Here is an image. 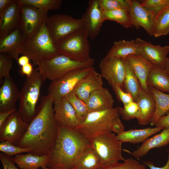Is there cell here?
I'll use <instances>...</instances> for the list:
<instances>
[{
	"label": "cell",
	"mask_w": 169,
	"mask_h": 169,
	"mask_svg": "<svg viewBox=\"0 0 169 169\" xmlns=\"http://www.w3.org/2000/svg\"><path fill=\"white\" fill-rule=\"evenodd\" d=\"M30 60L28 56L23 55L20 57H19L17 62L19 65L22 67L30 63Z\"/></svg>",
	"instance_id": "obj_51"
},
{
	"label": "cell",
	"mask_w": 169,
	"mask_h": 169,
	"mask_svg": "<svg viewBox=\"0 0 169 169\" xmlns=\"http://www.w3.org/2000/svg\"><path fill=\"white\" fill-rule=\"evenodd\" d=\"M118 113L125 120H129L136 118L138 119L140 111L137 102H132L123 107H119Z\"/></svg>",
	"instance_id": "obj_39"
},
{
	"label": "cell",
	"mask_w": 169,
	"mask_h": 169,
	"mask_svg": "<svg viewBox=\"0 0 169 169\" xmlns=\"http://www.w3.org/2000/svg\"><path fill=\"white\" fill-rule=\"evenodd\" d=\"M13 159L20 169H39L47 166L49 157L47 155L38 156L28 153L26 154L17 155Z\"/></svg>",
	"instance_id": "obj_28"
},
{
	"label": "cell",
	"mask_w": 169,
	"mask_h": 169,
	"mask_svg": "<svg viewBox=\"0 0 169 169\" xmlns=\"http://www.w3.org/2000/svg\"><path fill=\"white\" fill-rule=\"evenodd\" d=\"M164 69L169 75V57H167L164 66Z\"/></svg>",
	"instance_id": "obj_52"
},
{
	"label": "cell",
	"mask_w": 169,
	"mask_h": 169,
	"mask_svg": "<svg viewBox=\"0 0 169 169\" xmlns=\"http://www.w3.org/2000/svg\"><path fill=\"white\" fill-rule=\"evenodd\" d=\"M126 62L125 59L121 58H104L101 61L99 64L100 74L111 86L117 85L123 90L124 89Z\"/></svg>",
	"instance_id": "obj_12"
},
{
	"label": "cell",
	"mask_w": 169,
	"mask_h": 169,
	"mask_svg": "<svg viewBox=\"0 0 169 169\" xmlns=\"http://www.w3.org/2000/svg\"><path fill=\"white\" fill-rule=\"evenodd\" d=\"M102 166L99 156L90 144L83 151L74 168L76 169H100Z\"/></svg>",
	"instance_id": "obj_30"
},
{
	"label": "cell",
	"mask_w": 169,
	"mask_h": 169,
	"mask_svg": "<svg viewBox=\"0 0 169 169\" xmlns=\"http://www.w3.org/2000/svg\"><path fill=\"white\" fill-rule=\"evenodd\" d=\"M112 87L117 99L122 102L124 106L134 101L131 95L128 93L125 92L120 87L117 85H114Z\"/></svg>",
	"instance_id": "obj_43"
},
{
	"label": "cell",
	"mask_w": 169,
	"mask_h": 169,
	"mask_svg": "<svg viewBox=\"0 0 169 169\" xmlns=\"http://www.w3.org/2000/svg\"><path fill=\"white\" fill-rule=\"evenodd\" d=\"M103 11L119 8H128L129 0H99Z\"/></svg>",
	"instance_id": "obj_41"
},
{
	"label": "cell",
	"mask_w": 169,
	"mask_h": 169,
	"mask_svg": "<svg viewBox=\"0 0 169 169\" xmlns=\"http://www.w3.org/2000/svg\"><path fill=\"white\" fill-rule=\"evenodd\" d=\"M124 129V126L119 117V115L118 116L113 120L111 122L110 131L118 135L123 132Z\"/></svg>",
	"instance_id": "obj_45"
},
{
	"label": "cell",
	"mask_w": 169,
	"mask_h": 169,
	"mask_svg": "<svg viewBox=\"0 0 169 169\" xmlns=\"http://www.w3.org/2000/svg\"><path fill=\"white\" fill-rule=\"evenodd\" d=\"M16 111L17 109L9 111L0 112V127L13 113Z\"/></svg>",
	"instance_id": "obj_49"
},
{
	"label": "cell",
	"mask_w": 169,
	"mask_h": 169,
	"mask_svg": "<svg viewBox=\"0 0 169 169\" xmlns=\"http://www.w3.org/2000/svg\"><path fill=\"white\" fill-rule=\"evenodd\" d=\"M140 54L138 45L136 40H124L115 41L104 58H121L125 59L131 54Z\"/></svg>",
	"instance_id": "obj_26"
},
{
	"label": "cell",
	"mask_w": 169,
	"mask_h": 169,
	"mask_svg": "<svg viewBox=\"0 0 169 169\" xmlns=\"http://www.w3.org/2000/svg\"><path fill=\"white\" fill-rule=\"evenodd\" d=\"M114 101L113 96L108 90L103 87L92 92L86 104L89 113L111 108Z\"/></svg>",
	"instance_id": "obj_23"
},
{
	"label": "cell",
	"mask_w": 169,
	"mask_h": 169,
	"mask_svg": "<svg viewBox=\"0 0 169 169\" xmlns=\"http://www.w3.org/2000/svg\"><path fill=\"white\" fill-rule=\"evenodd\" d=\"M54 116L58 124L72 128H76L80 124L76 113L65 97L54 101Z\"/></svg>",
	"instance_id": "obj_17"
},
{
	"label": "cell",
	"mask_w": 169,
	"mask_h": 169,
	"mask_svg": "<svg viewBox=\"0 0 169 169\" xmlns=\"http://www.w3.org/2000/svg\"><path fill=\"white\" fill-rule=\"evenodd\" d=\"M21 5L17 0H13L0 14V39L20 27Z\"/></svg>",
	"instance_id": "obj_16"
},
{
	"label": "cell",
	"mask_w": 169,
	"mask_h": 169,
	"mask_svg": "<svg viewBox=\"0 0 169 169\" xmlns=\"http://www.w3.org/2000/svg\"><path fill=\"white\" fill-rule=\"evenodd\" d=\"M103 12L99 0H91L81 18L84 28L90 38L94 39L100 33L103 20Z\"/></svg>",
	"instance_id": "obj_15"
},
{
	"label": "cell",
	"mask_w": 169,
	"mask_h": 169,
	"mask_svg": "<svg viewBox=\"0 0 169 169\" xmlns=\"http://www.w3.org/2000/svg\"><path fill=\"white\" fill-rule=\"evenodd\" d=\"M33 69L32 65L29 63L21 67L20 71L21 74L27 76L31 75L32 74Z\"/></svg>",
	"instance_id": "obj_48"
},
{
	"label": "cell",
	"mask_w": 169,
	"mask_h": 169,
	"mask_svg": "<svg viewBox=\"0 0 169 169\" xmlns=\"http://www.w3.org/2000/svg\"><path fill=\"white\" fill-rule=\"evenodd\" d=\"M136 102L140 111L139 116L137 119L138 124L144 125L150 123L156 107L153 95L150 92L147 93L141 89Z\"/></svg>",
	"instance_id": "obj_24"
},
{
	"label": "cell",
	"mask_w": 169,
	"mask_h": 169,
	"mask_svg": "<svg viewBox=\"0 0 169 169\" xmlns=\"http://www.w3.org/2000/svg\"><path fill=\"white\" fill-rule=\"evenodd\" d=\"M29 123L23 121L18 110L13 113L0 127V141H7L17 146Z\"/></svg>",
	"instance_id": "obj_13"
},
{
	"label": "cell",
	"mask_w": 169,
	"mask_h": 169,
	"mask_svg": "<svg viewBox=\"0 0 169 169\" xmlns=\"http://www.w3.org/2000/svg\"><path fill=\"white\" fill-rule=\"evenodd\" d=\"M90 144L99 156L103 166L125 161L122 155V142L111 132H106L90 140Z\"/></svg>",
	"instance_id": "obj_8"
},
{
	"label": "cell",
	"mask_w": 169,
	"mask_h": 169,
	"mask_svg": "<svg viewBox=\"0 0 169 169\" xmlns=\"http://www.w3.org/2000/svg\"><path fill=\"white\" fill-rule=\"evenodd\" d=\"M13 1V0H0V14Z\"/></svg>",
	"instance_id": "obj_50"
},
{
	"label": "cell",
	"mask_w": 169,
	"mask_h": 169,
	"mask_svg": "<svg viewBox=\"0 0 169 169\" xmlns=\"http://www.w3.org/2000/svg\"><path fill=\"white\" fill-rule=\"evenodd\" d=\"M0 151L7 155L12 157L23 153H30V149L21 148L7 141H2L0 143Z\"/></svg>",
	"instance_id": "obj_40"
},
{
	"label": "cell",
	"mask_w": 169,
	"mask_h": 169,
	"mask_svg": "<svg viewBox=\"0 0 169 169\" xmlns=\"http://www.w3.org/2000/svg\"><path fill=\"white\" fill-rule=\"evenodd\" d=\"M45 24L55 45L69 34L84 28L81 18H75L71 16L63 14L48 16Z\"/></svg>",
	"instance_id": "obj_9"
},
{
	"label": "cell",
	"mask_w": 169,
	"mask_h": 169,
	"mask_svg": "<svg viewBox=\"0 0 169 169\" xmlns=\"http://www.w3.org/2000/svg\"><path fill=\"white\" fill-rule=\"evenodd\" d=\"M13 58L8 55L0 53V79L10 76V72L13 67Z\"/></svg>",
	"instance_id": "obj_42"
},
{
	"label": "cell",
	"mask_w": 169,
	"mask_h": 169,
	"mask_svg": "<svg viewBox=\"0 0 169 169\" xmlns=\"http://www.w3.org/2000/svg\"><path fill=\"white\" fill-rule=\"evenodd\" d=\"M156 127H161L164 128L169 127V111L167 115L161 117L155 125Z\"/></svg>",
	"instance_id": "obj_46"
},
{
	"label": "cell",
	"mask_w": 169,
	"mask_h": 169,
	"mask_svg": "<svg viewBox=\"0 0 169 169\" xmlns=\"http://www.w3.org/2000/svg\"><path fill=\"white\" fill-rule=\"evenodd\" d=\"M90 140L76 128L58 124L56 138L49 155L47 167L51 169L74 168Z\"/></svg>",
	"instance_id": "obj_2"
},
{
	"label": "cell",
	"mask_w": 169,
	"mask_h": 169,
	"mask_svg": "<svg viewBox=\"0 0 169 169\" xmlns=\"http://www.w3.org/2000/svg\"><path fill=\"white\" fill-rule=\"evenodd\" d=\"M94 63V59L91 58L85 61L80 62L59 54L41 61L38 64L37 68L46 79L52 82L72 70L93 67Z\"/></svg>",
	"instance_id": "obj_5"
},
{
	"label": "cell",
	"mask_w": 169,
	"mask_h": 169,
	"mask_svg": "<svg viewBox=\"0 0 169 169\" xmlns=\"http://www.w3.org/2000/svg\"><path fill=\"white\" fill-rule=\"evenodd\" d=\"M141 4L153 14L156 21L159 15L169 6V0H145Z\"/></svg>",
	"instance_id": "obj_37"
},
{
	"label": "cell",
	"mask_w": 169,
	"mask_h": 169,
	"mask_svg": "<svg viewBox=\"0 0 169 169\" xmlns=\"http://www.w3.org/2000/svg\"><path fill=\"white\" fill-rule=\"evenodd\" d=\"M119 107L88 113L86 118L76 128L90 140L102 134L111 131L110 125L118 116Z\"/></svg>",
	"instance_id": "obj_7"
},
{
	"label": "cell",
	"mask_w": 169,
	"mask_h": 169,
	"mask_svg": "<svg viewBox=\"0 0 169 169\" xmlns=\"http://www.w3.org/2000/svg\"><path fill=\"white\" fill-rule=\"evenodd\" d=\"M45 80L38 68L33 69L31 75L26 77L20 91L18 110L22 119L26 122L29 123L36 114L41 89Z\"/></svg>",
	"instance_id": "obj_3"
},
{
	"label": "cell",
	"mask_w": 169,
	"mask_h": 169,
	"mask_svg": "<svg viewBox=\"0 0 169 169\" xmlns=\"http://www.w3.org/2000/svg\"><path fill=\"white\" fill-rule=\"evenodd\" d=\"M64 97L73 106L78 120L80 123H81L89 113L86 103L78 97L74 91Z\"/></svg>",
	"instance_id": "obj_35"
},
{
	"label": "cell",
	"mask_w": 169,
	"mask_h": 169,
	"mask_svg": "<svg viewBox=\"0 0 169 169\" xmlns=\"http://www.w3.org/2000/svg\"><path fill=\"white\" fill-rule=\"evenodd\" d=\"M21 54L28 56L35 66L60 54L46 27L45 22L35 36L26 38Z\"/></svg>",
	"instance_id": "obj_4"
},
{
	"label": "cell",
	"mask_w": 169,
	"mask_h": 169,
	"mask_svg": "<svg viewBox=\"0 0 169 169\" xmlns=\"http://www.w3.org/2000/svg\"><path fill=\"white\" fill-rule=\"evenodd\" d=\"M21 19L20 27L27 38L35 36L48 16V12L26 5L21 6Z\"/></svg>",
	"instance_id": "obj_11"
},
{
	"label": "cell",
	"mask_w": 169,
	"mask_h": 169,
	"mask_svg": "<svg viewBox=\"0 0 169 169\" xmlns=\"http://www.w3.org/2000/svg\"><path fill=\"white\" fill-rule=\"evenodd\" d=\"M136 40L139 47L140 54L143 57L153 65L164 68L169 52V46L154 45L139 38Z\"/></svg>",
	"instance_id": "obj_18"
},
{
	"label": "cell",
	"mask_w": 169,
	"mask_h": 169,
	"mask_svg": "<svg viewBox=\"0 0 169 169\" xmlns=\"http://www.w3.org/2000/svg\"><path fill=\"white\" fill-rule=\"evenodd\" d=\"M143 164L146 166H147L149 167L150 169H169V151L167 161L166 164L163 167H158L156 166L153 162L150 161H144Z\"/></svg>",
	"instance_id": "obj_47"
},
{
	"label": "cell",
	"mask_w": 169,
	"mask_h": 169,
	"mask_svg": "<svg viewBox=\"0 0 169 169\" xmlns=\"http://www.w3.org/2000/svg\"><path fill=\"white\" fill-rule=\"evenodd\" d=\"M164 128L161 127L147 128L140 129H130L118 134L117 138L122 142L136 144L143 142L151 136Z\"/></svg>",
	"instance_id": "obj_27"
},
{
	"label": "cell",
	"mask_w": 169,
	"mask_h": 169,
	"mask_svg": "<svg viewBox=\"0 0 169 169\" xmlns=\"http://www.w3.org/2000/svg\"><path fill=\"white\" fill-rule=\"evenodd\" d=\"M100 169H147L143 164L132 158L126 159L124 162H117L105 166H102Z\"/></svg>",
	"instance_id": "obj_38"
},
{
	"label": "cell",
	"mask_w": 169,
	"mask_h": 169,
	"mask_svg": "<svg viewBox=\"0 0 169 169\" xmlns=\"http://www.w3.org/2000/svg\"><path fill=\"white\" fill-rule=\"evenodd\" d=\"M169 144V127L164 128L160 133L147 139L132 153L137 158L146 156L151 149L166 146Z\"/></svg>",
	"instance_id": "obj_25"
},
{
	"label": "cell",
	"mask_w": 169,
	"mask_h": 169,
	"mask_svg": "<svg viewBox=\"0 0 169 169\" xmlns=\"http://www.w3.org/2000/svg\"><path fill=\"white\" fill-rule=\"evenodd\" d=\"M125 59L139 79L142 89L150 92L147 80L153 64L140 54L130 55Z\"/></svg>",
	"instance_id": "obj_21"
},
{
	"label": "cell",
	"mask_w": 169,
	"mask_h": 169,
	"mask_svg": "<svg viewBox=\"0 0 169 169\" xmlns=\"http://www.w3.org/2000/svg\"><path fill=\"white\" fill-rule=\"evenodd\" d=\"M94 69L92 67L75 69L52 81L49 86L48 91L53 101L73 91L76 85L88 76Z\"/></svg>",
	"instance_id": "obj_10"
},
{
	"label": "cell",
	"mask_w": 169,
	"mask_h": 169,
	"mask_svg": "<svg viewBox=\"0 0 169 169\" xmlns=\"http://www.w3.org/2000/svg\"><path fill=\"white\" fill-rule=\"evenodd\" d=\"M88 37L85 29L84 28L63 38L55 46L60 54L76 61H85L91 58Z\"/></svg>",
	"instance_id": "obj_6"
},
{
	"label": "cell",
	"mask_w": 169,
	"mask_h": 169,
	"mask_svg": "<svg viewBox=\"0 0 169 169\" xmlns=\"http://www.w3.org/2000/svg\"><path fill=\"white\" fill-rule=\"evenodd\" d=\"M147 86L169 93V75L164 68L153 65L147 80Z\"/></svg>",
	"instance_id": "obj_29"
},
{
	"label": "cell",
	"mask_w": 169,
	"mask_h": 169,
	"mask_svg": "<svg viewBox=\"0 0 169 169\" xmlns=\"http://www.w3.org/2000/svg\"><path fill=\"white\" fill-rule=\"evenodd\" d=\"M0 160L4 169H19L15 165L13 158L2 153H0Z\"/></svg>",
	"instance_id": "obj_44"
},
{
	"label": "cell",
	"mask_w": 169,
	"mask_h": 169,
	"mask_svg": "<svg viewBox=\"0 0 169 169\" xmlns=\"http://www.w3.org/2000/svg\"><path fill=\"white\" fill-rule=\"evenodd\" d=\"M27 38L20 27L0 39V53L8 55L17 62Z\"/></svg>",
	"instance_id": "obj_19"
},
{
	"label": "cell",
	"mask_w": 169,
	"mask_h": 169,
	"mask_svg": "<svg viewBox=\"0 0 169 169\" xmlns=\"http://www.w3.org/2000/svg\"><path fill=\"white\" fill-rule=\"evenodd\" d=\"M128 8H119L103 12L104 22L106 20L115 21L126 28H133L128 11Z\"/></svg>",
	"instance_id": "obj_33"
},
{
	"label": "cell",
	"mask_w": 169,
	"mask_h": 169,
	"mask_svg": "<svg viewBox=\"0 0 169 169\" xmlns=\"http://www.w3.org/2000/svg\"><path fill=\"white\" fill-rule=\"evenodd\" d=\"M149 89L155 101V110L150 121V124L153 125L161 117L169 111V94L152 87H149Z\"/></svg>",
	"instance_id": "obj_31"
},
{
	"label": "cell",
	"mask_w": 169,
	"mask_h": 169,
	"mask_svg": "<svg viewBox=\"0 0 169 169\" xmlns=\"http://www.w3.org/2000/svg\"><path fill=\"white\" fill-rule=\"evenodd\" d=\"M20 92L13 80L9 76L4 79L0 88V112L16 109Z\"/></svg>",
	"instance_id": "obj_20"
},
{
	"label": "cell",
	"mask_w": 169,
	"mask_h": 169,
	"mask_svg": "<svg viewBox=\"0 0 169 169\" xmlns=\"http://www.w3.org/2000/svg\"><path fill=\"white\" fill-rule=\"evenodd\" d=\"M43 169H76L75 168H57L55 169H51L47 167H44L42 168Z\"/></svg>",
	"instance_id": "obj_53"
},
{
	"label": "cell",
	"mask_w": 169,
	"mask_h": 169,
	"mask_svg": "<svg viewBox=\"0 0 169 169\" xmlns=\"http://www.w3.org/2000/svg\"><path fill=\"white\" fill-rule=\"evenodd\" d=\"M102 78L101 74L94 69L76 85L73 91L78 97L86 103L92 92L103 87Z\"/></svg>",
	"instance_id": "obj_22"
},
{
	"label": "cell",
	"mask_w": 169,
	"mask_h": 169,
	"mask_svg": "<svg viewBox=\"0 0 169 169\" xmlns=\"http://www.w3.org/2000/svg\"><path fill=\"white\" fill-rule=\"evenodd\" d=\"M128 9L130 18L136 29L143 28L150 36H153L155 19L153 14L138 1L129 0Z\"/></svg>",
	"instance_id": "obj_14"
},
{
	"label": "cell",
	"mask_w": 169,
	"mask_h": 169,
	"mask_svg": "<svg viewBox=\"0 0 169 169\" xmlns=\"http://www.w3.org/2000/svg\"><path fill=\"white\" fill-rule=\"evenodd\" d=\"M126 62L125 73L123 83L124 89L126 92L131 95L133 101L136 102L142 88L139 79Z\"/></svg>",
	"instance_id": "obj_32"
},
{
	"label": "cell",
	"mask_w": 169,
	"mask_h": 169,
	"mask_svg": "<svg viewBox=\"0 0 169 169\" xmlns=\"http://www.w3.org/2000/svg\"><path fill=\"white\" fill-rule=\"evenodd\" d=\"M169 33V6L156 19L153 36L158 37Z\"/></svg>",
	"instance_id": "obj_36"
},
{
	"label": "cell",
	"mask_w": 169,
	"mask_h": 169,
	"mask_svg": "<svg viewBox=\"0 0 169 169\" xmlns=\"http://www.w3.org/2000/svg\"><path fill=\"white\" fill-rule=\"evenodd\" d=\"M53 104V100L49 93L41 98L36 114L29 123L18 146L30 149V153L34 155H49L57 131L58 123L54 116Z\"/></svg>",
	"instance_id": "obj_1"
},
{
	"label": "cell",
	"mask_w": 169,
	"mask_h": 169,
	"mask_svg": "<svg viewBox=\"0 0 169 169\" xmlns=\"http://www.w3.org/2000/svg\"><path fill=\"white\" fill-rule=\"evenodd\" d=\"M21 5H26L48 12L50 10L59 9L61 0H17Z\"/></svg>",
	"instance_id": "obj_34"
}]
</instances>
